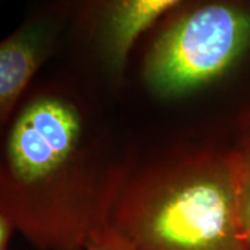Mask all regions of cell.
<instances>
[{"mask_svg":"<svg viewBox=\"0 0 250 250\" xmlns=\"http://www.w3.org/2000/svg\"><path fill=\"white\" fill-rule=\"evenodd\" d=\"M131 149L83 79L35 81L0 134V213L36 250H86Z\"/></svg>","mask_w":250,"mask_h":250,"instance_id":"cell-1","label":"cell"},{"mask_svg":"<svg viewBox=\"0 0 250 250\" xmlns=\"http://www.w3.org/2000/svg\"><path fill=\"white\" fill-rule=\"evenodd\" d=\"M109 226L134 250H247L230 152L198 146L145 161L131 151Z\"/></svg>","mask_w":250,"mask_h":250,"instance_id":"cell-2","label":"cell"},{"mask_svg":"<svg viewBox=\"0 0 250 250\" xmlns=\"http://www.w3.org/2000/svg\"><path fill=\"white\" fill-rule=\"evenodd\" d=\"M160 23L142 62V79L156 98L212 85L250 49V7L240 2L183 1Z\"/></svg>","mask_w":250,"mask_h":250,"instance_id":"cell-3","label":"cell"},{"mask_svg":"<svg viewBox=\"0 0 250 250\" xmlns=\"http://www.w3.org/2000/svg\"><path fill=\"white\" fill-rule=\"evenodd\" d=\"M183 1L90 0L76 2L71 33L89 56L108 88L124 83L130 56L138 41Z\"/></svg>","mask_w":250,"mask_h":250,"instance_id":"cell-4","label":"cell"},{"mask_svg":"<svg viewBox=\"0 0 250 250\" xmlns=\"http://www.w3.org/2000/svg\"><path fill=\"white\" fill-rule=\"evenodd\" d=\"M76 2L40 6L0 40V134L41 70L57 55L71 31Z\"/></svg>","mask_w":250,"mask_h":250,"instance_id":"cell-5","label":"cell"},{"mask_svg":"<svg viewBox=\"0 0 250 250\" xmlns=\"http://www.w3.org/2000/svg\"><path fill=\"white\" fill-rule=\"evenodd\" d=\"M229 152L235 175L237 211L242 239L247 250H250V115L243 122L239 139Z\"/></svg>","mask_w":250,"mask_h":250,"instance_id":"cell-6","label":"cell"},{"mask_svg":"<svg viewBox=\"0 0 250 250\" xmlns=\"http://www.w3.org/2000/svg\"><path fill=\"white\" fill-rule=\"evenodd\" d=\"M86 250H134L129 243L115 232L110 226L102 228L93 234L87 243Z\"/></svg>","mask_w":250,"mask_h":250,"instance_id":"cell-7","label":"cell"},{"mask_svg":"<svg viewBox=\"0 0 250 250\" xmlns=\"http://www.w3.org/2000/svg\"><path fill=\"white\" fill-rule=\"evenodd\" d=\"M14 232V228L8 219L0 213V250H8L9 241Z\"/></svg>","mask_w":250,"mask_h":250,"instance_id":"cell-8","label":"cell"}]
</instances>
